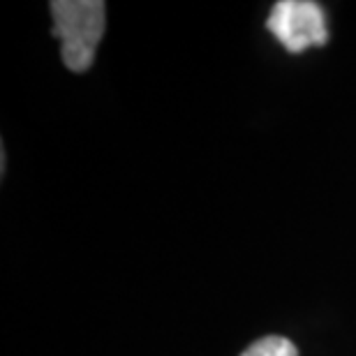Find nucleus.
<instances>
[{
  "mask_svg": "<svg viewBox=\"0 0 356 356\" xmlns=\"http://www.w3.org/2000/svg\"><path fill=\"white\" fill-rule=\"evenodd\" d=\"M266 28L282 42L289 54H301L308 47H322L329 42L324 10L312 0L275 3Z\"/></svg>",
  "mask_w": 356,
  "mask_h": 356,
  "instance_id": "2",
  "label": "nucleus"
},
{
  "mask_svg": "<svg viewBox=\"0 0 356 356\" xmlns=\"http://www.w3.org/2000/svg\"><path fill=\"white\" fill-rule=\"evenodd\" d=\"M241 356H298V350L287 338L266 336V338L254 340Z\"/></svg>",
  "mask_w": 356,
  "mask_h": 356,
  "instance_id": "3",
  "label": "nucleus"
},
{
  "mask_svg": "<svg viewBox=\"0 0 356 356\" xmlns=\"http://www.w3.org/2000/svg\"><path fill=\"white\" fill-rule=\"evenodd\" d=\"M54 38L60 40V58L72 72H86L104 35L106 5L99 0H54Z\"/></svg>",
  "mask_w": 356,
  "mask_h": 356,
  "instance_id": "1",
  "label": "nucleus"
}]
</instances>
